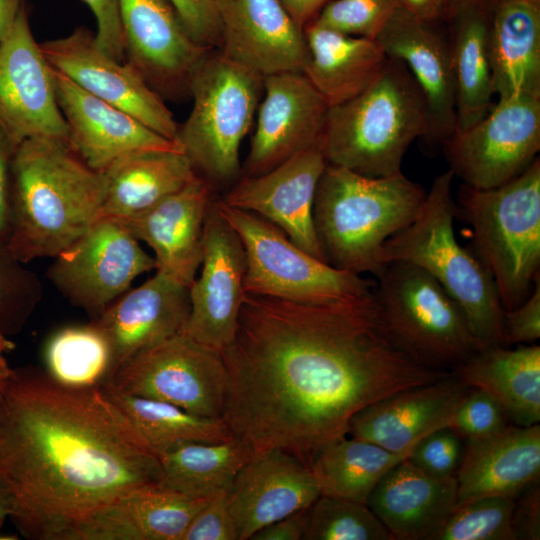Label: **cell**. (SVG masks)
<instances>
[{
  "instance_id": "1",
  "label": "cell",
  "mask_w": 540,
  "mask_h": 540,
  "mask_svg": "<svg viewBox=\"0 0 540 540\" xmlns=\"http://www.w3.org/2000/svg\"><path fill=\"white\" fill-rule=\"evenodd\" d=\"M223 418L253 456L282 450L307 465L348 435L351 418L400 390L450 374L413 360L370 296L325 304L245 294Z\"/></svg>"
},
{
  "instance_id": "2",
  "label": "cell",
  "mask_w": 540,
  "mask_h": 540,
  "mask_svg": "<svg viewBox=\"0 0 540 540\" xmlns=\"http://www.w3.org/2000/svg\"><path fill=\"white\" fill-rule=\"evenodd\" d=\"M0 475L10 520L39 540H71L95 511L162 478L157 454L103 387H67L33 367L4 383Z\"/></svg>"
},
{
  "instance_id": "3",
  "label": "cell",
  "mask_w": 540,
  "mask_h": 540,
  "mask_svg": "<svg viewBox=\"0 0 540 540\" xmlns=\"http://www.w3.org/2000/svg\"><path fill=\"white\" fill-rule=\"evenodd\" d=\"M105 196L102 172L62 141L22 142L11 165V217L6 245L22 263L56 257L98 220Z\"/></svg>"
},
{
  "instance_id": "4",
  "label": "cell",
  "mask_w": 540,
  "mask_h": 540,
  "mask_svg": "<svg viewBox=\"0 0 540 540\" xmlns=\"http://www.w3.org/2000/svg\"><path fill=\"white\" fill-rule=\"evenodd\" d=\"M426 191L402 172L369 177L327 164L317 185L313 219L331 266L377 278L382 247L419 214Z\"/></svg>"
},
{
  "instance_id": "5",
  "label": "cell",
  "mask_w": 540,
  "mask_h": 540,
  "mask_svg": "<svg viewBox=\"0 0 540 540\" xmlns=\"http://www.w3.org/2000/svg\"><path fill=\"white\" fill-rule=\"evenodd\" d=\"M428 129L420 87L402 61L389 58L366 89L328 108L319 148L329 165L369 177L392 176L402 172L406 151Z\"/></svg>"
},
{
  "instance_id": "6",
  "label": "cell",
  "mask_w": 540,
  "mask_h": 540,
  "mask_svg": "<svg viewBox=\"0 0 540 540\" xmlns=\"http://www.w3.org/2000/svg\"><path fill=\"white\" fill-rule=\"evenodd\" d=\"M453 179L449 169L433 180L419 214L385 241L381 258L385 265L408 262L433 276L460 306L482 349L506 346L504 310L495 285L474 253L455 237Z\"/></svg>"
},
{
  "instance_id": "7",
  "label": "cell",
  "mask_w": 540,
  "mask_h": 540,
  "mask_svg": "<svg viewBox=\"0 0 540 540\" xmlns=\"http://www.w3.org/2000/svg\"><path fill=\"white\" fill-rule=\"evenodd\" d=\"M455 200L470 225L474 255L490 275L504 312L518 307L540 277V159L491 189L464 184Z\"/></svg>"
},
{
  "instance_id": "8",
  "label": "cell",
  "mask_w": 540,
  "mask_h": 540,
  "mask_svg": "<svg viewBox=\"0 0 540 540\" xmlns=\"http://www.w3.org/2000/svg\"><path fill=\"white\" fill-rule=\"evenodd\" d=\"M263 90V78L210 50L191 82L192 110L177 141L196 173L227 185L242 171L241 143L249 132Z\"/></svg>"
},
{
  "instance_id": "9",
  "label": "cell",
  "mask_w": 540,
  "mask_h": 540,
  "mask_svg": "<svg viewBox=\"0 0 540 540\" xmlns=\"http://www.w3.org/2000/svg\"><path fill=\"white\" fill-rule=\"evenodd\" d=\"M374 296L390 336L424 367L451 372L482 349L457 302L416 265L386 264Z\"/></svg>"
},
{
  "instance_id": "10",
  "label": "cell",
  "mask_w": 540,
  "mask_h": 540,
  "mask_svg": "<svg viewBox=\"0 0 540 540\" xmlns=\"http://www.w3.org/2000/svg\"><path fill=\"white\" fill-rule=\"evenodd\" d=\"M216 206L243 244L246 294L325 304L374 293V281L313 257L261 216L230 207L220 198Z\"/></svg>"
},
{
  "instance_id": "11",
  "label": "cell",
  "mask_w": 540,
  "mask_h": 540,
  "mask_svg": "<svg viewBox=\"0 0 540 540\" xmlns=\"http://www.w3.org/2000/svg\"><path fill=\"white\" fill-rule=\"evenodd\" d=\"M106 385L211 418H223L228 397L222 354L182 331L129 358Z\"/></svg>"
},
{
  "instance_id": "12",
  "label": "cell",
  "mask_w": 540,
  "mask_h": 540,
  "mask_svg": "<svg viewBox=\"0 0 540 540\" xmlns=\"http://www.w3.org/2000/svg\"><path fill=\"white\" fill-rule=\"evenodd\" d=\"M454 177L474 189L499 187L522 174L540 150V98L498 99L442 145Z\"/></svg>"
},
{
  "instance_id": "13",
  "label": "cell",
  "mask_w": 540,
  "mask_h": 540,
  "mask_svg": "<svg viewBox=\"0 0 540 540\" xmlns=\"http://www.w3.org/2000/svg\"><path fill=\"white\" fill-rule=\"evenodd\" d=\"M152 269L154 257L126 225L105 217L54 257L47 276L70 303L95 318L128 291L137 276Z\"/></svg>"
},
{
  "instance_id": "14",
  "label": "cell",
  "mask_w": 540,
  "mask_h": 540,
  "mask_svg": "<svg viewBox=\"0 0 540 540\" xmlns=\"http://www.w3.org/2000/svg\"><path fill=\"white\" fill-rule=\"evenodd\" d=\"M0 130L15 148L36 138L69 144L51 66L33 37L25 2L0 42Z\"/></svg>"
},
{
  "instance_id": "15",
  "label": "cell",
  "mask_w": 540,
  "mask_h": 540,
  "mask_svg": "<svg viewBox=\"0 0 540 540\" xmlns=\"http://www.w3.org/2000/svg\"><path fill=\"white\" fill-rule=\"evenodd\" d=\"M125 62L163 99L190 96L211 49L197 43L169 0H119Z\"/></svg>"
},
{
  "instance_id": "16",
  "label": "cell",
  "mask_w": 540,
  "mask_h": 540,
  "mask_svg": "<svg viewBox=\"0 0 540 540\" xmlns=\"http://www.w3.org/2000/svg\"><path fill=\"white\" fill-rule=\"evenodd\" d=\"M201 272L189 287L190 313L182 330L220 353L233 342L245 296L246 255L216 198L204 223Z\"/></svg>"
},
{
  "instance_id": "17",
  "label": "cell",
  "mask_w": 540,
  "mask_h": 540,
  "mask_svg": "<svg viewBox=\"0 0 540 540\" xmlns=\"http://www.w3.org/2000/svg\"><path fill=\"white\" fill-rule=\"evenodd\" d=\"M40 47L50 66L80 88L177 141L179 125L164 99L126 62L106 55L90 29L77 27Z\"/></svg>"
},
{
  "instance_id": "18",
  "label": "cell",
  "mask_w": 540,
  "mask_h": 540,
  "mask_svg": "<svg viewBox=\"0 0 540 540\" xmlns=\"http://www.w3.org/2000/svg\"><path fill=\"white\" fill-rule=\"evenodd\" d=\"M264 98L243 176L264 174L292 156L319 146L328 104L302 72L263 78Z\"/></svg>"
},
{
  "instance_id": "19",
  "label": "cell",
  "mask_w": 540,
  "mask_h": 540,
  "mask_svg": "<svg viewBox=\"0 0 540 540\" xmlns=\"http://www.w3.org/2000/svg\"><path fill=\"white\" fill-rule=\"evenodd\" d=\"M326 165L319 146L313 147L264 174L243 176L220 199L268 220L296 246L326 262L313 219L316 188Z\"/></svg>"
},
{
  "instance_id": "20",
  "label": "cell",
  "mask_w": 540,
  "mask_h": 540,
  "mask_svg": "<svg viewBox=\"0 0 540 540\" xmlns=\"http://www.w3.org/2000/svg\"><path fill=\"white\" fill-rule=\"evenodd\" d=\"M219 51L264 78L303 72L307 60L304 30L279 0H217Z\"/></svg>"
},
{
  "instance_id": "21",
  "label": "cell",
  "mask_w": 540,
  "mask_h": 540,
  "mask_svg": "<svg viewBox=\"0 0 540 540\" xmlns=\"http://www.w3.org/2000/svg\"><path fill=\"white\" fill-rule=\"evenodd\" d=\"M69 144L92 169L103 172L113 161L137 151H183L181 145L128 113L96 98L51 67Z\"/></svg>"
},
{
  "instance_id": "22",
  "label": "cell",
  "mask_w": 540,
  "mask_h": 540,
  "mask_svg": "<svg viewBox=\"0 0 540 540\" xmlns=\"http://www.w3.org/2000/svg\"><path fill=\"white\" fill-rule=\"evenodd\" d=\"M319 496L310 468L278 449L254 455L226 491L238 540H250L259 529L309 507Z\"/></svg>"
},
{
  "instance_id": "23",
  "label": "cell",
  "mask_w": 540,
  "mask_h": 540,
  "mask_svg": "<svg viewBox=\"0 0 540 540\" xmlns=\"http://www.w3.org/2000/svg\"><path fill=\"white\" fill-rule=\"evenodd\" d=\"M214 199L212 184L197 175L150 209L120 221L153 250L156 271L189 288L202 263L204 223Z\"/></svg>"
},
{
  "instance_id": "24",
  "label": "cell",
  "mask_w": 540,
  "mask_h": 540,
  "mask_svg": "<svg viewBox=\"0 0 540 540\" xmlns=\"http://www.w3.org/2000/svg\"><path fill=\"white\" fill-rule=\"evenodd\" d=\"M434 24L398 8L375 40L411 72L428 107L426 138L443 145L456 130L455 86L450 41Z\"/></svg>"
},
{
  "instance_id": "25",
  "label": "cell",
  "mask_w": 540,
  "mask_h": 540,
  "mask_svg": "<svg viewBox=\"0 0 540 540\" xmlns=\"http://www.w3.org/2000/svg\"><path fill=\"white\" fill-rule=\"evenodd\" d=\"M189 313V288L158 271L107 306L92 321L110 345L113 375L132 356L181 332Z\"/></svg>"
},
{
  "instance_id": "26",
  "label": "cell",
  "mask_w": 540,
  "mask_h": 540,
  "mask_svg": "<svg viewBox=\"0 0 540 540\" xmlns=\"http://www.w3.org/2000/svg\"><path fill=\"white\" fill-rule=\"evenodd\" d=\"M469 388L451 372L437 381L400 390L357 412L348 435L393 452L412 451L425 435L449 425Z\"/></svg>"
},
{
  "instance_id": "27",
  "label": "cell",
  "mask_w": 540,
  "mask_h": 540,
  "mask_svg": "<svg viewBox=\"0 0 540 540\" xmlns=\"http://www.w3.org/2000/svg\"><path fill=\"white\" fill-rule=\"evenodd\" d=\"M465 442L455 473L457 503L490 496L515 500L539 481V424L510 423L495 433Z\"/></svg>"
},
{
  "instance_id": "28",
  "label": "cell",
  "mask_w": 540,
  "mask_h": 540,
  "mask_svg": "<svg viewBox=\"0 0 540 540\" xmlns=\"http://www.w3.org/2000/svg\"><path fill=\"white\" fill-rule=\"evenodd\" d=\"M214 496L194 497L161 483L148 485L95 511L77 525L71 540H182Z\"/></svg>"
},
{
  "instance_id": "29",
  "label": "cell",
  "mask_w": 540,
  "mask_h": 540,
  "mask_svg": "<svg viewBox=\"0 0 540 540\" xmlns=\"http://www.w3.org/2000/svg\"><path fill=\"white\" fill-rule=\"evenodd\" d=\"M486 2L494 94L540 98V0Z\"/></svg>"
},
{
  "instance_id": "30",
  "label": "cell",
  "mask_w": 540,
  "mask_h": 540,
  "mask_svg": "<svg viewBox=\"0 0 540 540\" xmlns=\"http://www.w3.org/2000/svg\"><path fill=\"white\" fill-rule=\"evenodd\" d=\"M457 500L455 476H431L406 458L379 481L367 505L394 540H427Z\"/></svg>"
},
{
  "instance_id": "31",
  "label": "cell",
  "mask_w": 540,
  "mask_h": 540,
  "mask_svg": "<svg viewBox=\"0 0 540 540\" xmlns=\"http://www.w3.org/2000/svg\"><path fill=\"white\" fill-rule=\"evenodd\" d=\"M304 75L329 107L366 89L383 71L388 57L375 39L352 36L310 22L304 28Z\"/></svg>"
},
{
  "instance_id": "32",
  "label": "cell",
  "mask_w": 540,
  "mask_h": 540,
  "mask_svg": "<svg viewBox=\"0 0 540 540\" xmlns=\"http://www.w3.org/2000/svg\"><path fill=\"white\" fill-rule=\"evenodd\" d=\"M451 372L469 387L481 389L493 397L510 423L539 424V345L480 349Z\"/></svg>"
},
{
  "instance_id": "33",
  "label": "cell",
  "mask_w": 540,
  "mask_h": 540,
  "mask_svg": "<svg viewBox=\"0 0 540 540\" xmlns=\"http://www.w3.org/2000/svg\"><path fill=\"white\" fill-rule=\"evenodd\" d=\"M102 173L105 196L99 218L118 220L143 213L198 175L183 151L155 150L124 155Z\"/></svg>"
},
{
  "instance_id": "34",
  "label": "cell",
  "mask_w": 540,
  "mask_h": 540,
  "mask_svg": "<svg viewBox=\"0 0 540 540\" xmlns=\"http://www.w3.org/2000/svg\"><path fill=\"white\" fill-rule=\"evenodd\" d=\"M449 19L456 130H462L484 117L493 105L487 2L462 0L455 4Z\"/></svg>"
},
{
  "instance_id": "35",
  "label": "cell",
  "mask_w": 540,
  "mask_h": 540,
  "mask_svg": "<svg viewBox=\"0 0 540 540\" xmlns=\"http://www.w3.org/2000/svg\"><path fill=\"white\" fill-rule=\"evenodd\" d=\"M410 453L393 452L370 441L345 435L325 445L309 468L320 495L367 505L379 481Z\"/></svg>"
},
{
  "instance_id": "36",
  "label": "cell",
  "mask_w": 540,
  "mask_h": 540,
  "mask_svg": "<svg viewBox=\"0 0 540 540\" xmlns=\"http://www.w3.org/2000/svg\"><path fill=\"white\" fill-rule=\"evenodd\" d=\"M161 484L178 492L207 497L227 491L253 454L234 438L220 443H186L159 453Z\"/></svg>"
},
{
  "instance_id": "37",
  "label": "cell",
  "mask_w": 540,
  "mask_h": 540,
  "mask_svg": "<svg viewBox=\"0 0 540 540\" xmlns=\"http://www.w3.org/2000/svg\"><path fill=\"white\" fill-rule=\"evenodd\" d=\"M104 390L158 455L186 443H220L234 439L224 418L204 417L175 405L120 392Z\"/></svg>"
},
{
  "instance_id": "38",
  "label": "cell",
  "mask_w": 540,
  "mask_h": 540,
  "mask_svg": "<svg viewBox=\"0 0 540 540\" xmlns=\"http://www.w3.org/2000/svg\"><path fill=\"white\" fill-rule=\"evenodd\" d=\"M44 362L50 377L71 388H101L113 376L110 345L93 321L53 333L45 345Z\"/></svg>"
},
{
  "instance_id": "39",
  "label": "cell",
  "mask_w": 540,
  "mask_h": 540,
  "mask_svg": "<svg viewBox=\"0 0 540 540\" xmlns=\"http://www.w3.org/2000/svg\"><path fill=\"white\" fill-rule=\"evenodd\" d=\"M303 540H394L368 505L320 495L308 508Z\"/></svg>"
},
{
  "instance_id": "40",
  "label": "cell",
  "mask_w": 540,
  "mask_h": 540,
  "mask_svg": "<svg viewBox=\"0 0 540 540\" xmlns=\"http://www.w3.org/2000/svg\"><path fill=\"white\" fill-rule=\"evenodd\" d=\"M514 503L499 496L457 503L427 540H516Z\"/></svg>"
},
{
  "instance_id": "41",
  "label": "cell",
  "mask_w": 540,
  "mask_h": 540,
  "mask_svg": "<svg viewBox=\"0 0 540 540\" xmlns=\"http://www.w3.org/2000/svg\"><path fill=\"white\" fill-rule=\"evenodd\" d=\"M0 241V332H19L41 299L38 277Z\"/></svg>"
},
{
  "instance_id": "42",
  "label": "cell",
  "mask_w": 540,
  "mask_h": 540,
  "mask_svg": "<svg viewBox=\"0 0 540 540\" xmlns=\"http://www.w3.org/2000/svg\"><path fill=\"white\" fill-rule=\"evenodd\" d=\"M398 8L397 0H331L312 22L348 35L375 39Z\"/></svg>"
},
{
  "instance_id": "43",
  "label": "cell",
  "mask_w": 540,
  "mask_h": 540,
  "mask_svg": "<svg viewBox=\"0 0 540 540\" xmlns=\"http://www.w3.org/2000/svg\"><path fill=\"white\" fill-rule=\"evenodd\" d=\"M510 424L500 404L481 389L470 387L449 426L463 439L495 433Z\"/></svg>"
},
{
  "instance_id": "44",
  "label": "cell",
  "mask_w": 540,
  "mask_h": 540,
  "mask_svg": "<svg viewBox=\"0 0 540 540\" xmlns=\"http://www.w3.org/2000/svg\"><path fill=\"white\" fill-rule=\"evenodd\" d=\"M463 441L449 425L440 427L414 446L408 460L431 476H455L463 454Z\"/></svg>"
},
{
  "instance_id": "45",
  "label": "cell",
  "mask_w": 540,
  "mask_h": 540,
  "mask_svg": "<svg viewBox=\"0 0 540 540\" xmlns=\"http://www.w3.org/2000/svg\"><path fill=\"white\" fill-rule=\"evenodd\" d=\"M192 38L200 45L215 49L221 44L217 0H169Z\"/></svg>"
},
{
  "instance_id": "46",
  "label": "cell",
  "mask_w": 540,
  "mask_h": 540,
  "mask_svg": "<svg viewBox=\"0 0 540 540\" xmlns=\"http://www.w3.org/2000/svg\"><path fill=\"white\" fill-rule=\"evenodd\" d=\"M182 540H238L226 491L217 493L194 517Z\"/></svg>"
},
{
  "instance_id": "47",
  "label": "cell",
  "mask_w": 540,
  "mask_h": 540,
  "mask_svg": "<svg viewBox=\"0 0 540 540\" xmlns=\"http://www.w3.org/2000/svg\"><path fill=\"white\" fill-rule=\"evenodd\" d=\"M93 13L99 48L110 58L125 62V40L120 17L119 0H81Z\"/></svg>"
},
{
  "instance_id": "48",
  "label": "cell",
  "mask_w": 540,
  "mask_h": 540,
  "mask_svg": "<svg viewBox=\"0 0 540 540\" xmlns=\"http://www.w3.org/2000/svg\"><path fill=\"white\" fill-rule=\"evenodd\" d=\"M506 346L534 343L540 338V277L518 307L504 312Z\"/></svg>"
},
{
  "instance_id": "49",
  "label": "cell",
  "mask_w": 540,
  "mask_h": 540,
  "mask_svg": "<svg viewBox=\"0 0 540 540\" xmlns=\"http://www.w3.org/2000/svg\"><path fill=\"white\" fill-rule=\"evenodd\" d=\"M512 526L516 540L540 539L539 481L531 484L515 499Z\"/></svg>"
},
{
  "instance_id": "50",
  "label": "cell",
  "mask_w": 540,
  "mask_h": 540,
  "mask_svg": "<svg viewBox=\"0 0 540 540\" xmlns=\"http://www.w3.org/2000/svg\"><path fill=\"white\" fill-rule=\"evenodd\" d=\"M15 147L0 130V241L9 233L11 217V165Z\"/></svg>"
},
{
  "instance_id": "51",
  "label": "cell",
  "mask_w": 540,
  "mask_h": 540,
  "mask_svg": "<svg viewBox=\"0 0 540 540\" xmlns=\"http://www.w3.org/2000/svg\"><path fill=\"white\" fill-rule=\"evenodd\" d=\"M308 508V507H307ZM307 508L296 511L255 532L250 540H301L304 536Z\"/></svg>"
},
{
  "instance_id": "52",
  "label": "cell",
  "mask_w": 540,
  "mask_h": 540,
  "mask_svg": "<svg viewBox=\"0 0 540 540\" xmlns=\"http://www.w3.org/2000/svg\"><path fill=\"white\" fill-rule=\"evenodd\" d=\"M398 7L413 17L431 23L450 18L454 0H397Z\"/></svg>"
},
{
  "instance_id": "53",
  "label": "cell",
  "mask_w": 540,
  "mask_h": 540,
  "mask_svg": "<svg viewBox=\"0 0 540 540\" xmlns=\"http://www.w3.org/2000/svg\"><path fill=\"white\" fill-rule=\"evenodd\" d=\"M294 22L304 30L331 0H279Z\"/></svg>"
},
{
  "instance_id": "54",
  "label": "cell",
  "mask_w": 540,
  "mask_h": 540,
  "mask_svg": "<svg viewBox=\"0 0 540 540\" xmlns=\"http://www.w3.org/2000/svg\"><path fill=\"white\" fill-rule=\"evenodd\" d=\"M25 0H0V42L6 36Z\"/></svg>"
},
{
  "instance_id": "55",
  "label": "cell",
  "mask_w": 540,
  "mask_h": 540,
  "mask_svg": "<svg viewBox=\"0 0 540 540\" xmlns=\"http://www.w3.org/2000/svg\"><path fill=\"white\" fill-rule=\"evenodd\" d=\"M14 513V499L12 493L0 475V526L6 519H10Z\"/></svg>"
},
{
  "instance_id": "56",
  "label": "cell",
  "mask_w": 540,
  "mask_h": 540,
  "mask_svg": "<svg viewBox=\"0 0 540 540\" xmlns=\"http://www.w3.org/2000/svg\"><path fill=\"white\" fill-rule=\"evenodd\" d=\"M15 348V344L8 336L0 332V381L6 380L12 373L5 355Z\"/></svg>"
},
{
  "instance_id": "57",
  "label": "cell",
  "mask_w": 540,
  "mask_h": 540,
  "mask_svg": "<svg viewBox=\"0 0 540 540\" xmlns=\"http://www.w3.org/2000/svg\"><path fill=\"white\" fill-rule=\"evenodd\" d=\"M4 383H5V380L0 381V403H1L2 395H3Z\"/></svg>"
},
{
  "instance_id": "58",
  "label": "cell",
  "mask_w": 540,
  "mask_h": 540,
  "mask_svg": "<svg viewBox=\"0 0 540 540\" xmlns=\"http://www.w3.org/2000/svg\"><path fill=\"white\" fill-rule=\"evenodd\" d=\"M460 1H462V0H454L455 4L458 3V2H460Z\"/></svg>"
}]
</instances>
